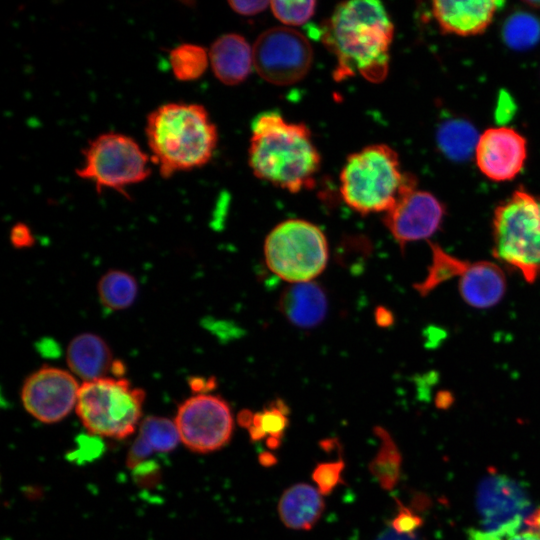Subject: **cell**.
Here are the masks:
<instances>
[{
	"label": "cell",
	"instance_id": "1",
	"mask_svg": "<svg viewBox=\"0 0 540 540\" xmlns=\"http://www.w3.org/2000/svg\"><path fill=\"white\" fill-rule=\"evenodd\" d=\"M394 25L377 0H352L338 4L323 23L321 39L336 58L334 79L361 75L381 82L389 69V49Z\"/></svg>",
	"mask_w": 540,
	"mask_h": 540
},
{
	"label": "cell",
	"instance_id": "2",
	"mask_svg": "<svg viewBox=\"0 0 540 540\" xmlns=\"http://www.w3.org/2000/svg\"><path fill=\"white\" fill-rule=\"evenodd\" d=\"M321 156L304 123L276 111L262 112L251 126L248 164L253 174L292 193L315 186Z\"/></svg>",
	"mask_w": 540,
	"mask_h": 540
},
{
	"label": "cell",
	"instance_id": "3",
	"mask_svg": "<svg viewBox=\"0 0 540 540\" xmlns=\"http://www.w3.org/2000/svg\"><path fill=\"white\" fill-rule=\"evenodd\" d=\"M145 133L151 160L169 178L207 164L217 147L218 133L200 104L166 103L147 116Z\"/></svg>",
	"mask_w": 540,
	"mask_h": 540
},
{
	"label": "cell",
	"instance_id": "4",
	"mask_svg": "<svg viewBox=\"0 0 540 540\" xmlns=\"http://www.w3.org/2000/svg\"><path fill=\"white\" fill-rule=\"evenodd\" d=\"M416 188V177L401 170L396 151L386 144L369 145L350 154L340 173L343 200L363 215L388 212Z\"/></svg>",
	"mask_w": 540,
	"mask_h": 540
},
{
	"label": "cell",
	"instance_id": "5",
	"mask_svg": "<svg viewBox=\"0 0 540 540\" xmlns=\"http://www.w3.org/2000/svg\"><path fill=\"white\" fill-rule=\"evenodd\" d=\"M493 254L533 283L540 275V196L522 187L494 210Z\"/></svg>",
	"mask_w": 540,
	"mask_h": 540
},
{
	"label": "cell",
	"instance_id": "6",
	"mask_svg": "<svg viewBox=\"0 0 540 540\" xmlns=\"http://www.w3.org/2000/svg\"><path fill=\"white\" fill-rule=\"evenodd\" d=\"M145 392L121 377H103L80 385L76 414L84 428L100 437L124 439L139 427Z\"/></svg>",
	"mask_w": 540,
	"mask_h": 540
},
{
	"label": "cell",
	"instance_id": "7",
	"mask_svg": "<svg viewBox=\"0 0 540 540\" xmlns=\"http://www.w3.org/2000/svg\"><path fill=\"white\" fill-rule=\"evenodd\" d=\"M264 256L268 268L289 283L309 282L328 261V244L322 230L302 219L276 225L266 237Z\"/></svg>",
	"mask_w": 540,
	"mask_h": 540
},
{
	"label": "cell",
	"instance_id": "8",
	"mask_svg": "<svg viewBox=\"0 0 540 540\" xmlns=\"http://www.w3.org/2000/svg\"><path fill=\"white\" fill-rule=\"evenodd\" d=\"M84 161L77 175L93 182L100 192L110 188L128 197L126 188L150 175L148 156L131 137L107 132L94 138L83 150Z\"/></svg>",
	"mask_w": 540,
	"mask_h": 540
},
{
	"label": "cell",
	"instance_id": "9",
	"mask_svg": "<svg viewBox=\"0 0 540 540\" xmlns=\"http://www.w3.org/2000/svg\"><path fill=\"white\" fill-rule=\"evenodd\" d=\"M252 47L256 72L274 85L294 84L302 80L312 66L310 42L290 27L277 26L263 31Z\"/></svg>",
	"mask_w": 540,
	"mask_h": 540
},
{
	"label": "cell",
	"instance_id": "10",
	"mask_svg": "<svg viewBox=\"0 0 540 540\" xmlns=\"http://www.w3.org/2000/svg\"><path fill=\"white\" fill-rule=\"evenodd\" d=\"M479 523L469 531L470 540H504L517 533L527 520L529 500L522 488L500 474L486 477L478 490Z\"/></svg>",
	"mask_w": 540,
	"mask_h": 540
},
{
	"label": "cell",
	"instance_id": "11",
	"mask_svg": "<svg viewBox=\"0 0 540 540\" xmlns=\"http://www.w3.org/2000/svg\"><path fill=\"white\" fill-rule=\"evenodd\" d=\"M174 422L180 442L197 453H210L224 447L234 427L228 403L219 396L205 393L183 401Z\"/></svg>",
	"mask_w": 540,
	"mask_h": 540
},
{
	"label": "cell",
	"instance_id": "12",
	"mask_svg": "<svg viewBox=\"0 0 540 540\" xmlns=\"http://www.w3.org/2000/svg\"><path fill=\"white\" fill-rule=\"evenodd\" d=\"M80 385L68 371L45 366L26 378L21 389L25 410L38 421L53 424L76 408Z\"/></svg>",
	"mask_w": 540,
	"mask_h": 540
},
{
	"label": "cell",
	"instance_id": "13",
	"mask_svg": "<svg viewBox=\"0 0 540 540\" xmlns=\"http://www.w3.org/2000/svg\"><path fill=\"white\" fill-rule=\"evenodd\" d=\"M444 215V205L433 194L416 188L385 213L384 224L404 249L408 243L431 237L440 228Z\"/></svg>",
	"mask_w": 540,
	"mask_h": 540
},
{
	"label": "cell",
	"instance_id": "14",
	"mask_svg": "<svg viewBox=\"0 0 540 540\" xmlns=\"http://www.w3.org/2000/svg\"><path fill=\"white\" fill-rule=\"evenodd\" d=\"M474 150L477 167L483 175L493 181H509L523 169L527 142L513 128L491 127L479 136Z\"/></svg>",
	"mask_w": 540,
	"mask_h": 540
},
{
	"label": "cell",
	"instance_id": "15",
	"mask_svg": "<svg viewBox=\"0 0 540 540\" xmlns=\"http://www.w3.org/2000/svg\"><path fill=\"white\" fill-rule=\"evenodd\" d=\"M503 4L504 2L497 0H436L432 2V12L443 32L472 36L486 30Z\"/></svg>",
	"mask_w": 540,
	"mask_h": 540
},
{
	"label": "cell",
	"instance_id": "16",
	"mask_svg": "<svg viewBox=\"0 0 540 540\" xmlns=\"http://www.w3.org/2000/svg\"><path fill=\"white\" fill-rule=\"evenodd\" d=\"M458 278L462 299L474 308L485 309L496 305L506 291L503 270L490 261H468Z\"/></svg>",
	"mask_w": 540,
	"mask_h": 540
},
{
	"label": "cell",
	"instance_id": "17",
	"mask_svg": "<svg viewBox=\"0 0 540 540\" xmlns=\"http://www.w3.org/2000/svg\"><path fill=\"white\" fill-rule=\"evenodd\" d=\"M208 52L215 77L225 85L240 84L254 67L253 47L237 33L220 36Z\"/></svg>",
	"mask_w": 540,
	"mask_h": 540
},
{
	"label": "cell",
	"instance_id": "18",
	"mask_svg": "<svg viewBox=\"0 0 540 540\" xmlns=\"http://www.w3.org/2000/svg\"><path fill=\"white\" fill-rule=\"evenodd\" d=\"M280 311L292 324L300 328L317 326L327 312V298L315 282L292 283L281 295Z\"/></svg>",
	"mask_w": 540,
	"mask_h": 540
},
{
	"label": "cell",
	"instance_id": "19",
	"mask_svg": "<svg viewBox=\"0 0 540 540\" xmlns=\"http://www.w3.org/2000/svg\"><path fill=\"white\" fill-rule=\"evenodd\" d=\"M66 358L70 370L84 382L106 377L115 362L108 344L92 333L74 337L68 345Z\"/></svg>",
	"mask_w": 540,
	"mask_h": 540
},
{
	"label": "cell",
	"instance_id": "20",
	"mask_svg": "<svg viewBox=\"0 0 540 540\" xmlns=\"http://www.w3.org/2000/svg\"><path fill=\"white\" fill-rule=\"evenodd\" d=\"M324 511L323 495L307 483H297L287 488L278 502L282 523L294 530H310Z\"/></svg>",
	"mask_w": 540,
	"mask_h": 540
},
{
	"label": "cell",
	"instance_id": "21",
	"mask_svg": "<svg viewBox=\"0 0 540 540\" xmlns=\"http://www.w3.org/2000/svg\"><path fill=\"white\" fill-rule=\"evenodd\" d=\"M180 442L174 420L161 416L142 419L138 435L127 457V465L134 468L154 453L170 452Z\"/></svg>",
	"mask_w": 540,
	"mask_h": 540
},
{
	"label": "cell",
	"instance_id": "22",
	"mask_svg": "<svg viewBox=\"0 0 540 540\" xmlns=\"http://www.w3.org/2000/svg\"><path fill=\"white\" fill-rule=\"evenodd\" d=\"M97 291L101 303L106 308L123 310L135 301L138 286L131 274L121 270H111L100 278Z\"/></svg>",
	"mask_w": 540,
	"mask_h": 540
},
{
	"label": "cell",
	"instance_id": "23",
	"mask_svg": "<svg viewBox=\"0 0 540 540\" xmlns=\"http://www.w3.org/2000/svg\"><path fill=\"white\" fill-rule=\"evenodd\" d=\"M380 438V448L370 461L368 468L383 489L390 490L397 483L400 475V453L388 432L382 427L374 428Z\"/></svg>",
	"mask_w": 540,
	"mask_h": 540
},
{
	"label": "cell",
	"instance_id": "24",
	"mask_svg": "<svg viewBox=\"0 0 540 540\" xmlns=\"http://www.w3.org/2000/svg\"><path fill=\"white\" fill-rule=\"evenodd\" d=\"M288 409L282 401L270 404L261 412L253 414L250 426L247 428L254 441L267 439L269 448H277L288 425Z\"/></svg>",
	"mask_w": 540,
	"mask_h": 540
},
{
	"label": "cell",
	"instance_id": "25",
	"mask_svg": "<svg viewBox=\"0 0 540 540\" xmlns=\"http://www.w3.org/2000/svg\"><path fill=\"white\" fill-rule=\"evenodd\" d=\"M429 245L432 257L427 275L423 281L414 285L422 296H426L443 282L459 277L468 262L448 254L437 244L429 242Z\"/></svg>",
	"mask_w": 540,
	"mask_h": 540
},
{
	"label": "cell",
	"instance_id": "26",
	"mask_svg": "<svg viewBox=\"0 0 540 540\" xmlns=\"http://www.w3.org/2000/svg\"><path fill=\"white\" fill-rule=\"evenodd\" d=\"M169 64L177 80H197L210 64L209 52L200 45L183 43L170 51Z\"/></svg>",
	"mask_w": 540,
	"mask_h": 540
},
{
	"label": "cell",
	"instance_id": "27",
	"mask_svg": "<svg viewBox=\"0 0 540 540\" xmlns=\"http://www.w3.org/2000/svg\"><path fill=\"white\" fill-rule=\"evenodd\" d=\"M475 131L465 122L447 123L439 134V142L446 153L463 157L476 146Z\"/></svg>",
	"mask_w": 540,
	"mask_h": 540
},
{
	"label": "cell",
	"instance_id": "28",
	"mask_svg": "<svg viewBox=\"0 0 540 540\" xmlns=\"http://www.w3.org/2000/svg\"><path fill=\"white\" fill-rule=\"evenodd\" d=\"M504 35L506 42L513 48L529 47L540 36V24L530 15H514L507 22Z\"/></svg>",
	"mask_w": 540,
	"mask_h": 540
},
{
	"label": "cell",
	"instance_id": "29",
	"mask_svg": "<svg viewBox=\"0 0 540 540\" xmlns=\"http://www.w3.org/2000/svg\"><path fill=\"white\" fill-rule=\"evenodd\" d=\"M273 15L283 24L299 26L315 13V1H270Z\"/></svg>",
	"mask_w": 540,
	"mask_h": 540
},
{
	"label": "cell",
	"instance_id": "30",
	"mask_svg": "<svg viewBox=\"0 0 540 540\" xmlns=\"http://www.w3.org/2000/svg\"><path fill=\"white\" fill-rule=\"evenodd\" d=\"M345 463L343 460L322 462L313 472L312 479L322 495H329L342 480Z\"/></svg>",
	"mask_w": 540,
	"mask_h": 540
},
{
	"label": "cell",
	"instance_id": "31",
	"mask_svg": "<svg viewBox=\"0 0 540 540\" xmlns=\"http://www.w3.org/2000/svg\"><path fill=\"white\" fill-rule=\"evenodd\" d=\"M10 241L15 248H28L34 243L30 228L24 223H16L10 231Z\"/></svg>",
	"mask_w": 540,
	"mask_h": 540
},
{
	"label": "cell",
	"instance_id": "32",
	"mask_svg": "<svg viewBox=\"0 0 540 540\" xmlns=\"http://www.w3.org/2000/svg\"><path fill=\"white\" fill-rule=\"evenodd\" d=\"M230 7L238 14L251 16L264 11L270 6L269 1H229Z\"/></svg>",
	"mask_w": 540,
	"mask_h": 540
},
{
	"label": "cell",
	"instance_id": "33",
	"mask_svg": "<svg viewBox=\"0 0 540 540\" xmlns=\"http://www.w3.org/2000/svg\"><path fill=\"white\" fill-rule=\"evenodd\" d=\"M418 523L417 517L402 508L394 518L392 526L398 533H411L418 526Z\"/></svg>",
	"mask_w": 540,
	"mask_h": 540
},
{
	"label": "cell",
	"instance_id": "34",
	"mask_svg": "<svg viewBox=\"0 0 540 540\" xmlns=\"http://www.w3.org/2000/svg\"><path fill=\"white\" fill-rule=\"evenodd\" d=\"M504 540H540V535L536 531L529 529L517 532Z\"/></svg>",
	"mask_w": 540,
	"mask_h": 540
},
{
	"label": "cell",
	"instance_id": "35",
	"mask_svg": "<svg viewBox=\"0 0 540 540\" xmlns=\"http://www.w3.org/2000/svg\"><path fill=\"white\" fill-rule=\"evenodd\" d=\"M376 321L381 326H387L392 321V315L385 308H378L376 311Z\"/></svg>",
	"mask_w": 540,
	"mask_h": 540
},
{
	"label": "cell",
	"instance_id": "36",
	"mask_svg": "<svg viewBox=\"0 0 540 540\" xmlns=\"http://www.w3.org/2000/svg\"><path fill=\"white\" fill-rule=\"evenodd\" d=\"M526 524L530 529L536 531L540 535V508H538L534 513L529 515Z\"/></svg>",
	"mask_w": 540,
	"mask_h": 540
},
{
	"label": "cell",
	"instance_id": "37",
	"mask_svg": "<svg viewBox=\"0 0 540 540\" xmlns=\"http://www.w3.org/2000/svg\"><path fill=\"white\" fill-rule=\"evenodd\" d=\"M260 461L263 465L272 464L273 456L269 453H264L260 456Z\"/></svg>",
	"mask_w": 540,
	"mask_h": 540
},
{
	"label": "cell",
	"instance_id": "38",
	"mask_svg": "<svg viewBox=\"0 0 540 540\" xmlns=\"http://www.w3.org/2000/svg\"><path fill=\"white\" fill-rule=\"evenodd\" d=\"M526 4L532 7L540 8V1H527Z\"/></svg>",
	"mask_w": 540,
	"mask_h": 540
}]
</instances>
